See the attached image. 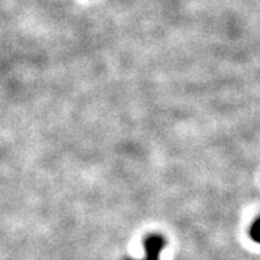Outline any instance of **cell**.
<instances>
[{"label": "cell", "mask_w": 260, "mask_h": 260, "mask_svg": "<svg viewBox=\"0 0 260 260\" xmlns=\"http://www.w3.org/2000/svg\"><path fill=\"white\" fill-rule=\"evenodd\" d=\"M250 235L252 238V240H255L256 243L260 244V216L252 223V226H251L250 230Z\"/></svg>", "instance_id": "obj_2"}, {"label": "cell", "mask_w": 260, "mask_h": 260, "mask_svg": "<svg viewBox=\"0 0 260 260\" xmlns=\"http://www.w3.org/2000/svg\"><path fill=\"white\" fill-rule=\"evenodd\" d=\"M165 239L161 235L157 234H151L146 236L145 239V251H146V256L145 260H159V253L164 250Z\"/></svg>", "instance_id": "obj_1"}]
</instances>
